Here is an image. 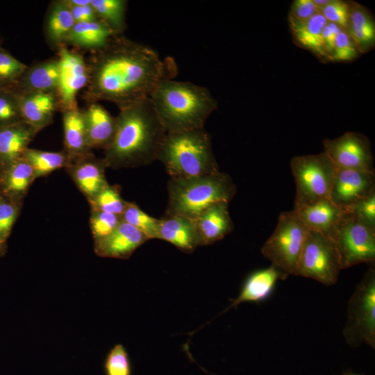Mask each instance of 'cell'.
Instances as JSON below:
<instances>
[{
  "label": "cell",
  "mask_w": 375,
  "mask_h": 375,
  "mask_svg": "<svg viewBox=\"0 0 375 375\" xmlns=\"http://www.w3.org/2000/svg\"><path fill=\"white\" fill-rule=\"evenodd\" d=\"M69 5L75 23L89 22L99 20L91 3L85 6H76L70 5L69 3Z\"/></svg>",
  "instance_id": "44"
},
{
  "label": "cell",
  "mask_w": 375,
  "mask_h": 375,
  "mask_svg": "<svg viewBox=\"0 0 375 375\" xmlns=\"http://www.w3.org/2000/svg\"><path fill=\"white\" fill-rule=\"evenodd\" d=\"M17 216V208L8 202L0 203V238L2 240L8 235Z\"/></svg>",
  "instance_id": "42"
},
{
  "label": "cell",
  "mask_w": 375,
  "mask_h": 375,
  "mask_svg": "<svg viewBox=\"0 0 375 375\" xmlns=\"http://www.w3.org/2000/svg\"><path fill=\"white\" fill-rule=\"evenodd\" d=\"M23 158L33 169L34 178L42 176L67 164L69 156L64 152L27 149Z\"/></svg>",
  "instance_id": "30"
},
{
  "label": "cell",
  "mask_w": 375,
  "mask_h": 375,
  "mask_svg": "<svg viewBox=\"0 0 375 375\" xmlns=\"http://www.w3.org/2000/svg\"><path fill=\"white\" fill-rule=\"evenodd\" d=\"M199 246L212 244L229 234L234 228L228 203H216L194 219Z\"/></svg>",
  "instance_id": "15"
},
{
  "label": "cell",
  "mask_w": 375,
  "mask_h": 375,
  "mask_svg": "<svg viewBox=\"0 0 375 375\" xmlns=\"http://www.w3.org/2000/svg\"><path fill=\"white\" fill-rule=\"evenodd\" d=\"M342 30L340 26L327 22L322 31V42L326 59L329 60L332 53L336 35Z\"/></svg>",
  "instance_id": "43"
},
{
  "label": "cell",
  "mask_w": 375,
  "mask_h": 375,
  "mask_svg": "<svg viewBox=\"0 0 375 375\" xmlns=\"http://www.w3.org/2000/svg\"><path fill=\"white\" fill-rule=\"evenodd\" d=\"M326 23L319 12L306 22L289 20L295 42L322 59H326L322 42V31Z\"/></svg>",
  "instance_id": "26"
},
{
  "label": "cell",
  "mask_w": 375,
  "mask_h": 375,
  "mask_svg": "<svg viewBox=\"0 0 375 375\" xmlns=\"http://www.w3.org/2000/svg\"><path fill=\"white\" fill-rule=\"evenodd\" d=\"M149 98L166 133L203 128L218 106L206 88L172 78L161 81Z\"/></svg>",
  "instance_id": "3"
},
{
  "label": "cell",
  "mask_w": 375,
  "mask_h": 375,
  "mask_svg": "<svg viewBox=\"0 0 375 375\" xmlns=\"http://www.w3.org/2000/svg\"><path fill=\"white\" fill-rule=\"evenodd\" d=\"M106 165L103 160L88 157L72 169V176L80 190L90 199L108 184L105 176Z\"/></svg>",
  "instance_id": "25"
},
{
  "label": "cell",
  "mask_w": 375,
  "mask_h": 375,
  "mask_svg": "<svg viewBox=\"0 0 375 375\" xmlns=\"http://www.w3.org/2000/svg\"><path fill=\"white\" fill-rule=\"evenodd\" d=\"M125 0H91V6L99 20L103 22L115 35H123L126 29Z\"/></svg>",
  "instance_id": "29"
},
{
  "label": "cell",
  "mask_w": 375,
  "mask_h": 375,
  "mask_svg": "<svg viewBox=\"0 0 375 375\" xmlns=\"http://www.w3.org/2000/svg\"><path fill=\"white\" fill-rule=\"evenodd\" d=\"M59 75L58 59L47 60L28 67L12 90L18 94L56 92Z\"/></svg>",
  "instance_id": "21"
},
{
  "label": "cell",
  "mask_w": 375,
  "mask_h": 375,
  "mask_svg": "<svg viewBox=\"0 0 375 375\" xmlns=\"http://www.w3.org/2000/svg\"><path fill=\"white\" fill-rule=\"evenodd\" d=\"M22 121L18 93L12 90L0 89V127Z\"/></svg>",
  "instance_id": "35"
},
{
  "label": "cell",
  "mask_w": 375,
  "mask_h": 375,
  "mask_svg": "<svg viewBox=\"0 0 375 375\" xmlns=\"http://www.w3.org/2000/svg\"><path fill=\"white\" fill-rule=\"evenodd\" d=\"M324 152L338 169L374 172V156L369 139L358 132H347L322 142Z\"/></svg>",
  "instance_id": "11"
},
{
  "label": "cell",
  "mask_w": 375,
  "mask_h": 375,
  "mask_svg": "<svg viewBox=\"0 0 375 375\" xmlns=\"http://www.w3.org/2000/svg\"><path fill=\"white\" fill-rule=\"evenodd\" d=\"M317 12L319 10L312 0H295L290 6L288 19L303 22L308 20Z\"/></svg>",
  "instance_id": "41"
},
{
  "label": "cell",
  "mask_w": 375,
  "mask_h": 375,
  "mask_svg": "<svg viewBox=\"0 0 375 375\" xmlns=\"http://www.w3.org/2000/svg\"><path fill=\"white\" fill-rule=\"evenodd\" d=\"M156 239L165 240L187 253L199 246L194 220L178 215L165 213L159 219Z\"/></svg>",
  "instance_id": "19"
},
{
  "label": "cell",
  "mask_w": 375,
  "mask_h": 375,
  "mask_svg": "<svg viewBox=\"0 0 375 375\" xmlns=\"http://www.w3.org/2000/svg\"><path fill=\"white\" fill-rule=\"evenodd\" d=\"M74 24L75 21L67 1L53 2L49 7L45 23L48 41L51 45L60 47L65 42Z\"/></svg>",
  "instance_id": "28"
},
{
  "label": "cell",
  "mask_w": 375,
  "mask_h": 375,
  "mask_svg": "<svg viewBox=\"0 0 375 375\" xmlns=\"http://www.w3.org/2000/svg\"><path fill=\"white\" fill-rule=\"evenodd\" d=\"M345 214L375 231V192L359 201Z\"/></svg>",
  "instance_id": "37"
},
{
  "label": "cell",
  "mask_w": 375,
  "mask_h": 375,
  "mask_svg": "<svg viewBox=\"0 0 375 375\" xmlns=\"http://www.w3.org/2000/svg\"><path fill=\"white\" fill-rule=\"evenodd\" d=\"M349 375H363V374H349Z\"/></svg>",
  "instance_id": "47"
},
{
  "label": "cell",
  "mask_w": 375,
  "mask_h": 375,
  "mask_svg": "<svg viewBox=\"0 0 375 375\" xmlns=\"http://www.w3.org/2000/svg\"><path fill=\"white\" fill-rule=\"evenodd\" d=\"M60 75L56 91L58 108L62 111L78 108L76 97L87 86L89 71L82 55L60 47L58 51Z\"/></svg>",
  "instance_id": "12"
},
{
  "label": "cell",
  "mask_w": 375,
  "mask_h": 375,
  "mask_svg": "<svg viewBox=\"0 0 375 375\" xmlns=\"http://www.w3.org/2000/svg\"><path fill=\"white\" fill-rule=\"evenodd\" d=\"M293 210L308 229L317 231L331 238L345 215L330 198Z\"/></svg>",
  "instance_id": "17"
},
{
  "label": "cell",
  "mask_w": 375,
  "mask_h": 375,
  "mask_svg": "<svg viewBox=\"0 0 375 375\" xmlns=\"http://www.w3.org/2000/svg\"><path fill=\"white\" fill-rule=\"evenodd\" d=\"M90 200L94 210L119 217H122L127 203L122 198L117 188L109 185Z\"/></svg>",
  "instance_id": "34"
},
{
  "label": "cell",
  "mask_w": 375,
  "mask_h": 375,
  "mask_svg": "<svg viewBox=\"0 0 375 375\" xmlns=\"http://www.w3.org/2000/svg\"><path fill=\"white\" fill-rule=\"evenodd\" d=\"M149 238L132 225L121 221L107 236L95 240V253L101 257L127 259Z\"/></svg>",
  "instance_id": "14"
},
{
  "label": "cell",
  "mask_w": 375,
  "mask_h": 375,
  "mask_svg": "<svg viewBox=\"0 0 375 375\" xmlns=\"http://www.w3.org/2000/svg\"><path fill=\"white\" fill-rule=\"evenodd\" d=\"M104 368L106 375H131V364L124 347L115 345L108 353Z\"/></svg>",
  "instance_id": "36"
},
{
  "label": "cell",
  "mask_w": 375,
  "mask_h": 375,
  "mask_svg": "<svg viewBox=\"0 0 375 375\" xmlns=\"http://www.w3.org/2000/svg\"><path fill=\"white\" fill-rule=\"evenodd\" d=\"M115 35L101 20L75 23L65 42L94 51L103 48Z\"/></svg>",
  "instance_id": "24"
},
{
  "label": "cell",
  "mask_w": 375,
  "mask_h": 375,
  "mask_svg": "<svg viewBox=\"0 0 375 375\" xmlns=\"http://www.w3.org/2000/svg\"><path fill=\"white\" fill-rule=\"evenodd\" d=\"M375 192V172L338 169L330 199L345 213Z\"/></svg>",
  "instance_id": "13"
},
{
  "label": "cell",
  "mask_w": 375,
  "mask_h": 375,
  "mask_svg": "<svg viewBox=\"0 0 375 375\" xmlns=\"http://www.w3.org/2000/svg\"><path fill=\"white\" fill-rule=\"evenodd\" d=\"M3 251V240H2L0 238V254L2 253Z\"/></svg>",
  "instance_id": "46"
},
{
  "label": "cell",
  "mask_w": 375,
  "mask_h": 375,
  "mask_svg": "<svg viewBox=\"0 0 375 375\" xmlns=\"http://www.w3.org/2000/svg\"><path fill=\"white\" fill-rule=\"evenodd\" d=\"M167 191L169 199L165 213L194 220L216 203H229L237 188L228 174L219 171L194 177L171 178Z\"/></svg>",
  "instance_id": "5"
},
{
  "label": "cell",
  "mask_w": 375,
  "mask_h": 375,
  "mask_svg": "<svg viewBox=\"0 0 375 375\" xmlns=\"http://www.w3.org/2000/svg\"><path fill=\"white\" fill-rule=\"evenodd\" d=\"M157 160L171 178H189L219 172L210 135L203 128L166 133Z\"/></svg>",
  "instance_id": "4"
},
{
  "label": "cell",
  "mask_w": 375,
  "mask_h": 375,
  "mask_svg": "<svg viewBox=\"0 0 375 375\" xmlns=\"http://www.w3.org/2000/svg\"><path fill=\"white\" fill-rule=\"evenodd\" d=\"M122 220L135 227L150 239H156L159 219L151 217L132 202L126 203Z\"/></svg>",
  "instance_id": "32"
},
{
  "label": "cell",
  "mask_w": 375,
  "mask_h": 375,
  "mask_svg": "<svg viewBox=\"0 0 375 375\" xmlns=\"http://www.w3.org/2000/svg\"><path fill=\"white\" fill-rule=\"evenodd\" d=\"M319 12L327 22L334 24L343 30L346 29L349 16V3L342 0H329Z\"/></svg>",
  "instance_id": "40"
},
{
  "label": "cell",
  "mask_w": 375,
  "mask_h": 375,
  "mask_svg": "<svg viewBox=\"0 0 375 375\" xmlns=\"http://www.w3.org/2000/svg\"><path fill=\"white\" fill-rule=\"evenodd\" d=\"M113 140L105 149L106 167L114 169L148 165L157 160L166 134L149 98L119 109Z\"/></svg>",
  "instance_id": "2"
},
{
  "label": "cell",
  "mask_w": 375,
  "mask_h": 375,
  "mask_svg": "<svg viewBox=\"0 0 375 375\" xmlns=\"http://www.w3.org/2000/svg\"><path fill=\"white\" fill-rule=\"evenodd\" d=\"M341 270L340 257L333 240L309 229L295 276L310 278L329 286L337 283Z\"/></svg>",
  "instance_id": "9"
},
{
  "label": "cell",
  "mask_w": 375,
  "mask_h": 375,
  "mask_svg": "<svg viewBox=\"0 0 375 375\" xmlns=\"http://www.w3.org/2000/svg\"><path fill=\"white\" fill-rule=\"evenodd\" d=\"M288 276L287 274L273 264L267 268L252 272L245 279L238 297L231 300V303L219 315L237 307L241 303L265 300L272 293L277 281L284 280Z\"/></svg>",
  "instance_id": "16"
},
{
  "label": "cell",
  "mask_w": 375,
  "mask_h": 375,
  "mask_svg": "<svg viewBox=\"0 0 375 375\" xmlns=\"http://www.w3.org/2000/svg\"><path fill=\"white\" fill-rule=\"evenodd\" d=\"M338 250L342 269L375 263V231L344 215L331 238Z\"/></svg>",
  "instance_id": "10"
},
{
  "label": "cell",
  "mask_w": 375,
  "mask_h": 375,
  "mask_svg": "<svg viewBox=\"0 0 375 375\" xmlns=\"http://www.w3.org/2000/svg\"><path fill=\"white\" fill-rule=\"evenodd\" d=\"M34 179L32 167L22 157L11 164L6 179V188L11 192H23Z\"/></svg>",
  "instance_id": "33"
},
{
  "label": "cell",
  "mask_w": 375,
  "mask_h": 375,
  "mask_svg": "<svg viewBox=\"0 0 375 375\" xmlns=\"http://www.w3.org/2000/svg\"><path fill=\"white\" fill-rule=\"evenodd\" d=\"M368 265L348 303L343 335L351 347L375 349V263Z\"/></svg>",
  "instance_id": "7"
},
{
  "label": "cell",
  "mask_w": 375,
  "mask_h": 375,
  "mask_svg": "<svg viewBox=\"0 0 375 375\" xmlns=\"http://www.w3.org/2000/svg\"><path fill=\"white\" fill-rule=\"evenodd\" d=\"M121 221L119 216L94 210L90 218V225L94 240H97L109 235Z\"/></svg>",
  "instance_id": "39"
},
{
  "label": "cell",
  "mask_w": 375,
  "mask_h": 375,
  "mask_svg": "<svg viewBox=\"0 0 375 375\" xmlns=\"http://www.w3.org/2000/svg\"><path fill=\"white\" fill-rule=\"evenodd\" d=\"M72 6H85L91 3V0H67Z\"/></svg>",
  "instance_id": "45"
},
{
  "label": "cell",
  "mask_w": 375,
  "mask_h": 375,
  "mask_svg": "<svg viewBox=\"0 0 375 375\" xmlns=\"http://www.w3.org/2000/svg\"><path fill=\"white\" fill-rule=\"evenodd\" d=\"M28 66L0 47V89L13 90Z\"/></svg>",
  "instance_id": "31"
},
{
  "label": "cell",
  "mask_w": 375,
  "mask_h": 375,
  "mask_svg": "<svg viewBox=\"0 0 375 375\" xmlns=\"http://www.w3.org/2000/svg\"><path fill=\"white\" fill-rule=\"evenodd\" d=\"M308 230L294 210L283 212L261 253L288 276H295Z\"/></svg>",
  "instance_id": "8"
},
{
  "label": "cell",
  "mask_w": 375,
  "mask_h": 375,
  "mask_svg": "<svg viewBox=\"0 0 375 375\" xmlns=\"http://www.w3.org/2000/svg\"><path fill=\"white\" fill-rule=\"evenodd\" d=\"M290 165L296 185L294 209L330 198L338 168L324 151L295 156Z\"/></svg>",
  "instance_id": "6"
},
{
  "label": "cell",
  "mask_w": 375,
  "mask_h": 375,
  "mask_svg": "<svg viewBox=\"0 0 375 375\" xmlns=\"http://www.w3.org/2000/svg\"><path fill=\"white\" fill-rule=\"evenodd\" d=\"M22 119L37 132L52 122L58 108L56 92L18 94Z\"/></svg>",
  "instance_id": "18"
},
{
  "label": "cell",
  "mask_w": 375,
  "mask_h": 375,
  "mask_svg": "<svg viewBox=\"0 0 375 375\" xmlns=\"http://www.w3.org/2000/svg\"><path fill=\"white\" fill-rule=\"evenodd\" d=\"M87 65L88 99L110 101L119 109L149 97L158 84L172 78L176 70L171 60L162 59L152 48L123 35L112 36L103 48L92 51Z\"/></svg>",
  "instance_id": "1"
},
{
  "label": "cell",
  "mask_w": 375,
  "mask_h": 375,
  "mask_svg": "<svg viewBox=\"0 0 375 375\" xmlns=\"http://www.w3.org/2000/svg\"><path fill=\"white\" fill-rule=\"evenodd\" d=\"M86 139L89 149H106L111 144L116 129V117L101 104L92 102L83 111Z\"/></svg>",
  "instance_id": "20"
},
{
  "label": "cell",
  "mask_w": 375,
  "mask_h": 375,
  "mask_svg": "<svg viewBox=\"0 0 375 375\" xmlns=\"http://www.w3.org/2000/svg\"><path fill=\"white\" fill-rule=\"evenodd\" d=\"M36 133L24 121L0 127V160L12 164L22 158Z\"/></svg>",
  "instance_id": "23"
},
{
  "label": "cell",
  "mask_w": 375,
  "mask_h": 375,
  "mask_svg": "<svg viewBox=\"0 0 375 375\" xmlns=\"http://www.w3.org/2000/svg\"><path fill=\"white\" fill-rule=\"evenodd\" d=\"M349 16L345 31L360 53H367L375 46V21L372 14L361 4L348 1Z\"/></svg>",
  "instance_id": "22"
},
{
  "label": "cell",
  "mask_w": 375,
  "mask_h": 375,
  "mask_svg": "<svg viewBox=\"0 0 375 375\" xmlns=\"http://www.w3.org/2000/svg\"><path fill=\"white\" fill-rule=\"evenodd\" d=\"M64 144L71 157L85 156L88 145L83 111L78 108L67 110L62 114Z\"/></svg>",
  "instance_id": "27"
},
{
  "label": "cell",
  "mask_w": 375,
  "mask_h": 375,
  "mask_svg": "<svg viewBox=\"0 0 375 375\" xmlns=\"http://www.w3.org/2000/svg\"><path fill=\"white\" fill-rule=\"evenodd\" d=\"M360 53L356 44L345 30H341L336 35L333 49L329 60L347 62L355 60Z\"/></svg>",
  "instance_id": "38"
}]
</instances>
